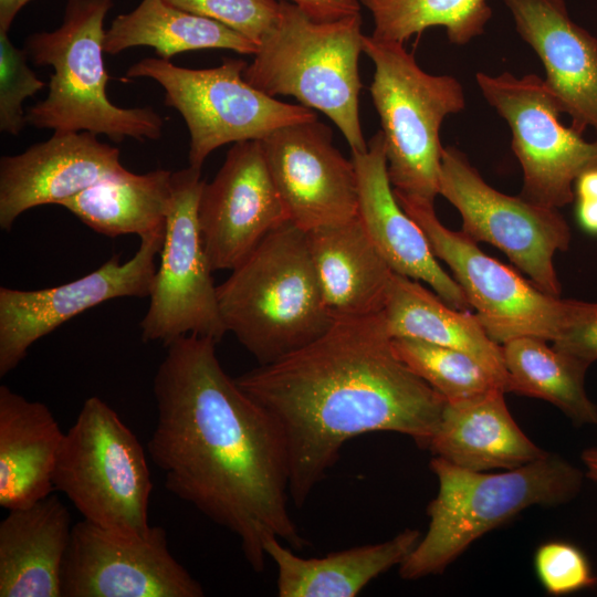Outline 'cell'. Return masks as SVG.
Returning a JSON list of instances; mask_svg holds the SVG:
<instances>
[{
    "instance_id": "f1b7e54d",
    "label": "cell",
    "mask_w": 597,
    "mask_h": 597,
    "mask_svg": "<svg viewBox=\"0 0 597 597\" xmlns=\"http://www.w3.org/2000/svg\"><path fill=\"white\" fill-rule=\"evenodd\" d=\"M502 349L510 392L546 400L576 426L597 425V405L585 389L590 365L533 336L513 338Z\"/></svg>"
},
{
    "instance_id": "9a60e30c",
    "label": "cell",
    "mask_w": 597,
    "mask_h": 597,
    "mask_svg": "<svg viewBox=\"0 0 597 597\" xmlns=\"http://www.w3.org/2000/svg\"><path fill=\"white\" fill-rule=\"evenodd\" d=\"M165 232L140 238L127 262L115 254L72 282L31 291L0 287V376L13 370L38 339L84 311L114 298L149 296Z\"/></svg>"
},
{
    "instance_id": "ba28073f",
    "label": "cell",
    "mask_w": 597,
    "mask_h": 597,
    "mask_svg": "<svg viewBox=\"0 0 597 597\" xmlns=\"http://www.w3.org/2000/svg\"><path fill=\"white\" fill-rule=\"evenodd\" d=\"M53 480L84 520L124 534L149 530L153 483L144 449L101 398H87L64 433Z\"/></svg>"
},
{
    "instance_id": "277c9868",
    "label": "cell",
    "mask_w": 597,
    "mask_h": 597,
    "mask_svg": "<svg viewBox=\"0 0 597 597\" xmlns=\"http://www.w3.org/2000/svg\"><path fill=\"white\" fill-rule=\"evenodd\" d=\"M438 492L429 525L399 566L404 579L438 575L473 542L531 506H557L582 491L585 473L564 458L545 457L496 473L472 471L433 457Z\"/></svg>"
},
{
    "instance_id": "ac0fdd59",
    "label": "cell",
    "mask_w": 597,
    "mask_h": 597,
    "mask_svg": "<svg viewBox=\"0 0 597 597\" xmlns=\"http://www.w3.org/2000/svg\"><path fill=\"white\" fill-rule=\"evenodd\" d=\"M118 148L90 132H54L51 138L0 159V227L9 231L20 214L60 205L125 170Z\"/></svg>"
},
{
    "instance_id": "836d02e7",
    "label": "cell",
    "mask_w": 597,
    "mask_h": 597,
    "mask_svg": "<svg viewBox=\"0 0 597 597\" xmlns=\"http://www.w3.org/2000/svg\"><path fill=\"white\" fill-rule=\"evenodd\" d=\"M534 569L543 588L551 595L563 596L597 585L587 555L567 541H548L534 554Z\"/></svg>"
},
{
    "instance_id": "5b68a950",
    "label": "cell",
    "mask_w": 597,
    "mask_h": 597,
    "mask_svg": "<svg viewBox=\"0 0 597 597\" xmlns=\"http://www.w3.org/2000/svg\"><path fill=\"white\" fill-rule=\"evenodd\" d=\"M360 13L333 21L311 18L298 6L281 0L280 17L259 44L243 78L274 97L287 95L324 113L347 140L352 153H364L359 119Z\"/></svg>"
},
{
    "instance_id": "44dd1931",
    "label": "cell",
    "mask_w": 597,
    "mask_h": 597,
    "mask_svg": "<svg viewBox=\"0 0 597 597\" xmlns=\"http://www.w3.org/2000/svg\"><path fill=\"white\" fill-rule=\"evenodd\" d=\"M504 391L492 389L446 402L439 423L425 444L433 457L472 471L510 470L545 457L510 413Z\"/></svg>"
},
{
    "instance_id": "83f0119b",
    "label": "cell",
    "mask_w": 597,
    "mask_h": 597,
    "mask_svg": "<svg viewBox=\"0 0 597 597\" xmlns=\"http://www.w3.org/2000/svg\"><path fill=\"white\" fill-rule=\"evenodd\" d=\"M146 45L158 57L205 49H226L254 55L259 45L231 28L196 15L164 0H142L130 12L117 15L105 32L104 51L117 54Z\"/></svg>"
},
{
    "instance_id": "cb8c5ba5",
    "label": "cell",
    "mask_w": 597,
    "mask_h": 597,
    "mask_svg": "<svg viewBox=\"0 0 597 597\" xmlns=\"http://www.w3.org/2000/svg\"><path fill=\"white\" fill-rule=\"evenodd\" d=\"M307 234L322 292L333 315L383 312L395 272L374 245L359 217Z\"/></svg>"
},
{
    "instance_id": "2e32d148",
    "label": "cell",
    "mask_w": 597,
    "mask_h": 597,
    "mask_svg": "<svg viewBox=\"0 0 597 597\" xmlns=\"http://www.w3.org/2000/svg\"><path fill=\"white\" fill-rule=\"evenodd\" d=\"M291 221L260 140L234 143L198 202V222L212 271L233 270L274 229Z\"/></svg>"
},
{
    "instance_id": "7402d4cb",
    "label": "cell",
    "mask_w": 597,
    "mask_h": 597,
    "mask_svg": "<svg viewBox=\"0 0 597 597\" xmlns=\"http://www.w3.org/2000/svg\"><path fill=\"white\" fill-rule=\"evenodd\" d=\"M71 515L55 495L0 522V597H61Z\"/></svg>"
},
{
    "instance_id": "6da1fadb",
    "label": "cell",
    "mask_w": 597,
    "mask_h": 597,
    "mask_svg": "<svg viewBox=\"0 0 597 597\" xmlns=\"http://www.w3.org/2000/svg\"><path fill=\"white\" fill-rule=\"evenodd\" d=\"M217 342L189 334L167 347L154 377L157 422L147 449L168 491L240 540L253 570L276 537L306 541L289 510V464L274 420L221 367Z\"/></svg>"
},
{
    "instance_id": "8fae6325",
    "label": "cell",
    "mask_w": 597,
    "mask_h": 597,
    "mask_svg": "<svg viewBox=\"0 0 597 597\" xmlns=\"http://www.w3.org/2000/svg\"><path fill=\"white\" fill-rule=\"evenodd\" d=\"M476 83L486 102L506 121L511 147L523 170L520 196L547 208L559 209L574 200V184L597 169V140L561 123L563 113L543 78L479 72Z\"/></svg>"
},
{
    "instance_id": "d4e9b609",
    "label": "cell",
    "mask_w": 597,
    "mask_h": 597,
    "mask_svg": "<svg viewBox=\"0 0 597 597\" xmlns=\"http://www.w3.org/2000/svg\"><path fill=\"white\" fill-rule=\"evenodd\" d=\"M420 537L418 530L406 528L380 543L311 558L298 556L276 537L269 538L264 549L276 568L280 597H355L373 579L400 566Z\"/></svg>"
},
{
    "instance_id": "ffe728a7",
    "label": "cell",
    "mask_w": 597,
    "mask_h": 597,
    "mask_svg": "<svg viewBox=\"0 0 597 597\" xmlns=\"http://www.w3.org/2000/svg\"><path fill=\"white\" fill-rule=\"evenodd\" d=\"M516 31L544 65V82L570 127L597 140V36L575 23L564 0H504Z\"/></svg>"
},
{
    "instance_id": "603a6c76",
    "label": "cell",
    "mask_w": 597,
    "mask_h": 597,
    "mask_svg": "<svg viewBox=\"0 0 597 597\" xmlns=\"http://www.w3.org/2000/svg\"><path fill=\"white\" fill-rule=\"evenodd\" d=\"M64 438L51 410L0 387V506H29L51 495Z\"/></svg>"
},
{
    "instance_id": "f35d334b",
    "label": "cell",
    "mask_w": 597,
    "mask_h": 597,
    "mask_svg": "<svg viewBox=\"0 0 597 597\" xmlns=\"http://www.w3.org/2000/svg\"><path fill=\"white\" fill-rule=\"evenodd\" d=\"M580 458L585 467V476L597 482V447L583 450Z\"/></svg>"
},
{
    "instance_id": "8992f818",
    "label": "cell",
    "mask_w": 597,
    "mask_h": 597,
    "mask_svg": "<svg viewBox=\"0 0 597 597\" xmlns=\"http://www.w3.org/2000/svg\"><path fill=\"white\" fill-rule=\"evenodd\" d=\"M113 6L114 0H67L60 27L27 39L29 60L54 70L46 97L25 112L28 124L103 134L115 143L161 136L164 121L151 107H118L106 95L104 20Z\"/></svg>"
},
{
    "instance_id": "d590c367",
    "label": "cell",
    "mask_w": 597,
    "mask_h": 597,
    "mask_svg": "<svg viewBox=\"0 0 597 597\" xmlns=\"http://www.w3.org/2000/svg\"><path fill=\"white\" fill-rule=\"evenodd\" d=\"M574 199L580 228L597 235V169L588 170L576 179Z\"/></svg>"
},
{
    "instance_id": "52a82bcc",
    "label": "cell",
    "mask_w": 597,
    "mask_h": 597,
    "mask_svg": "<svg viewBox=\"0 0 597 597\" xmlns=\"http://www.w3.org/2000/svg\"><path fill=\"white\" fill-rule=\"evenodd\" d=\"M363 52L375 65L369 90L392 189L433 203L443 153L441 124L464 108L463 88L453 76L425 72L401 42L364 35Z\"/></svg>"
},
{
    "instance_id": "1f68e13d",
    "label": "cell",
    "mask_w": 597,
    "mask_h": 597,
    "mask_svg": "<svg viewBox=\"0 0 597 597\" xmlns=\"http://www.w3.org/2000/svg\"><path fill=\"white\" fill-rule=\"evenodd\" d=\"M28 61L27 50L17 48L8 32L0 31V130L14 136L27 124L24 100L45 86Z\"/></svg>"
},
{
    "instance_id": "4fadbf2b",
    "label": "cell",
    "mask_w": 597,
    "mask_h": 597,
    "mask_svg": "<svg viewBox=\"0 0 597 597\" xmlns=\"http://www.w3.org/2000/svg\"><path fill=\"white\" fill-rule=\"evenodd\" d=\"M171 184L172 200L160 262L149 307L140 322L142 339L167 346L195 334L218 343L227 331L198 222V202L205 184L201 168L189 166L172 172Z\"/></svg>"
},
{
    "instance_id": "7c38bea8",
    "label": "cell",
    "mask_w": 597,
    "mask_h": 597,
    "mask_svg": "<svg viewBox=\"0 0 597 597\" xmlns=\"http://www.w3.org/2000/svg\"><path fill=\"white\" fill-rule=\"evenodd\" d=\"M439 195L461 214L462 232L500 249L541 291L561 295L554 255L568 249L570 230L558 209L500 192L453 146L443 147Z\"/></svg>"
},
{
    "instance_id": "3957f363",
    "label": "cell",
    "mask_w": 597,
    "mask_h": 597,
    "mask_svg": "<svg viewBox=\"0 0 597 597\" xmlns=\"http://www.w3.org/2000/svg\"><path fill=\"white\" fill-rule=\"evenodd\" d=\"M217 286L220 315L261 365L324 334L335 316L324 298L308 234L292 221L270 232Z\"/></svg>"
},
{
    "instance_id": "4316f807",
    "label": "cell",
    "mask_w": 597,
    "mask_h": 597,
    "mask_svg": "<svg viewBox=\"0 0 597 597\" xmlns=\"http://www.w3.org/2000/svg\"><path fill=\"white\" fill-rule=\"evenodd\" d=\"M172 171L127 169L64 200V207L97 233L140 238L166 231L172 200Z\"/></svg>"
},
{
    "instance_id": "484cf974",
    "label": "cell",
    "mask_w": 597,
    "mask_h": 597,
    "mask_svg": "<svg viewBox=\"0 0 597 597\" xmlns=\"http://www.w3.org/2000/svg\"><path fill=\"white\" fill-rule=\"evenodd\" d=\"M383 314L391 338H416L461 350L510 392L502 345L488 335L469 311L454 308L419 281L394 273Z\"/></svg>"
},
{
    "instance_id": "f546056e",
    "label": "cell",
    "mask_w": 597,
    "mask_h": 597,
    "mask_svg": "<svg viewBox=\"0 0 597 597\" xmlns=\"http://www.w3.org/2000/svg\"><path fill=\"white\" fill-rule=\"evenodd\" d=\"M374 18L373 36L405 43L430 27H444L462 45L484 32L492 17L488 0H360Z\"/></svg>"
},
{
    "instance_id": "e0dca14e",
    "label": "cell",
    "mask_w": 597,
    "mask_h": 597,
    "mask_svg": "<svg viewBox=\"0 0 597 597\" xmlns=\"http://www.w3.org/2000/svg\"><path fill=\"white\" fill-rule=\"evenodd\" d=\"M266 165L290 220L306 232L358 216L353 160L317 119L281 127L261 139Z\"/></svg>"
},
{
    "instance_id": "d6a6232c",
    "label": "cell",
    "mask_w": 597,
    "mask_h": 597,
    "mask_svg": "<svg viewBox=\"0 0 597 597\" xmlns=\"http://www.w3.org/2000/svg\"><path fill=\"white\" fill-rule=\"evenodd\" d=\"M186 12L218 21L258 45L275 27L281 10L276 0H164Z\"/></svg>"
},
{
    "instance_id": "e575fe53",
    "label": "cell",
    "mask_w": 597,
    "mask_h": 597,
    "mask_svg": "<svg viewBox=\"0 0 597 597\" xmlns=\"http://www.w3.org/2000/svg\"><path fill=\"white\" fill-rule=\"evenodd\" d=\"M588 365L597 360V303L584 302L583 310L573 323L552 344Z\"/></svg>"
},
{
    "instance_id": "7a4b0ae2",
    "label": "cell",
    "mask_w": 597,
    "mask_h": 597,
    "mask_svg": "<svg viewBox=\"0 0 597 597\" xmlns=\"http://www.w3.org/2000/svg\"><path fill=\"white\" fill-rule=\"evenodd\" d=\"M391 341L383 312L336 316L313 342L235 378L283 437L296 506L349 439L390 431L423 448L434 432L447 401L398 358Z\"/></svg>"
},
{
    "instance_id": "8d00e7d4",
    "label": "cell",
    "mask_w": 597,
    "mask_h": 597,
    "mask_svg": "<svg viewBox=\"0 0 597 597\" xmlns=\"http://www.w3.org/2000/svg\"><path fill=\"white\" fill-rule=\"evenodd\" d=\"M302 8L311 18L333 21L350 14L360 13L358 0H283Z\"/></svg>"
},
{
    "instance_id": "5bb4252c",
    "label": "cell",
    "mask_w": 597,
    "mask_h": 597,
    "mask_svg": "<svg viewBox=\"0 0 597 597\" xmlns=\"http://www.w3.org/2000/svg\"><path fill=\"white\" fill-rule=\"evenodd\" d=\"M65 597H201L168 548L166 530L124 534L86 520L72 526L62 570Z\"/></svg>"
},
{
    "instance_id": "30bf717a",
    "label": "cell",
    "mask_w": 597,
    "mask_h": 597,
    "mask_svg": "<svg viewBox=\"0 0 597 597\" xmlns=\"http://www.w3.org/2000/svg\"><path fill=\"white\" fill-rule=\"evenodd\" d=\"M395 192V191H394ZM395 196L425 232L437 259L452 271L479 322L498 344L522 336L556 341L582 312L584 302L541 291L510 266L484 253L462 231L438 219L432 202Z\"/></svg>"
},
{
    "instance_id": "74e56055",
    "label": "cell",
    "mask_w": 597,
    "mask_h": 597,
    "mask_svg": "<svg viewBox=\"0 0 597 597\" xmlns=\"http://www.w3.org/2000/svg\"><path fill=\"white\" fill-rule=\"evenodd\" d=\"M31 0H0V31L8 32L19 11Z\"/></svg>"
},
{
    "instance_id": "9c48e42d",
    "label": "cell",
    "mask_w": 597,
    "mask_h": 597,
    "mask_svg": "<svg viewBox=\"0 0 597 597\" xmlns=\"http://www.w3.org/2000/svg\"><path fill=\"white\" fill-rule=\"evenodd\" d=\"M247 65L224 59L218 66L197 70L145 57L126 75L151 78L164 88L165 104L177 109L188 127L189 166L201 168L226 144L261 140L281 127L317 119L313 109L277 101L249 84L243 78Z\"/></svg>"
},
{
    "instance_id": "d6986e66",
    "label": "cell",
    "mask_w": 597,
    "mask_h": 597,
    "mask_svg": "<svg viewBox=\"0 0 597 597\" xmlns=\"http://www.w3.org/2000/svg\"><path fill=\"white\" fill-rule=\"evenodd\" d=\"M358 190V217L376 249L395 273L427 283L450 306L471 305L460 286L439 264L419 224L399 205L387 169L381 132L364 153H352Z\"/></svg>"
},
{
    "instance_id": "4dcf8cb0",
    "label": "cell",
    "mask_w": 597,
    "mask_h": 597,
    "mask_svg": "<svg viewBox=\"0 0 597 597\" xmlns=\"http://www.w3.org/2000/svg\"><path fill=\"white\" fill-rule=\"evenodd\" d=\"M391 343L398 358L447 402L502 389L479 362L461 350L408 337L392 338Z\"/></svg>"
}]
</instances>
